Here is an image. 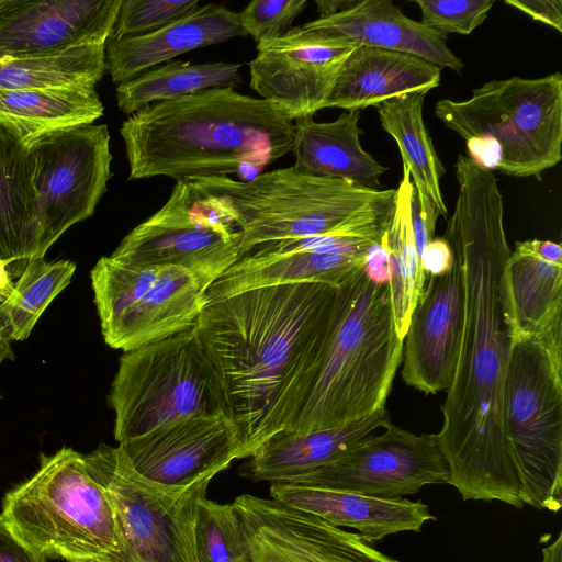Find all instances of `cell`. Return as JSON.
I'll use <instances>...</instances> for the list:
<instances>
[{
    "instance_id": "52a82bcc",
    "label": "cell",
    "mask_w": 562,
    "mask_h": 562,
    "mask_svg": "<svg viewBox=\"0 0 562 562\" xmlns=\"http://www.w3.org/2000/svg\"><path fill=\"white\" fill-rule=\"evenodd\" d=\"M436 116L464 140L480 167L537 177L562 158V75L493 79L463 101L441 99Z\"/></svg>"
},
{
    "instance_id": "ac0fdd59",
    "label": "cell",
    "mask_w": 562,
    "mask_h": 562,
    "mask_svg": "<svg viewBox=\"0 0 562 562\" xmlns=\"http://www.w3.org/2000/svg\"><path fill=\"white\" fill-rule=\"evenodd\" d=\"M144 477L186 486L215 476L240 459L241 436L225 415H195L119 443Z\"/></svg>"
},
{
    "instance_id": "7bdbcfd3",
    "label": "cell",
    "mask_w": 562,
    "mask_h": 562,
    "mask_svg": "<svg viewBox=\"0 0 562 562\" xmlns=\"http://www.w3.org/2000/svg\"><path fill=\"white\" fill-rule=\"evenodd\" d=\"M366 274L374 282L389 283L390 265L385 246L382 243L374 245L368 252L366 266Z\"/></svg>"
},
{
    "instance_id": "44dd1931",
    "label": "cell",
    "mask_w": 562,
    "mask_h": 562,
    "mask_svg": "<svg viewBox=\"0 0 562 562\" xmlns=\"http://www.w3.org/2000/svg\"><path fill=\"white\" fill-rule=\"evenodd\" d=\"M246 35L238 13L207 3L149 34L109 38L105 69L120 85L176 56Z\"/></svg>"
},
{
    "instance_id": "b9f144b4",
    "label": "cell",
    "mask_w": 562,
    "mask_h": 562,
    "mask_svg": "<svg viewBox=\"0 0 562 562\" xmlns=\"http://www.w3.org/2000/svg\"><path fill=\"white\" fill-rule=\"evenodd\" d=\"M453 251L448 241L442 238H432L420 255V262L426 276H439L452 267Z\"/></svg>"
},
{
    "instance_id": "9a60e30c",
    "label": "cell",
    "mask_w": 562,
    "mask_h": 562,
    "mask_svg": "<svg viewBox=\"0 0 562 562\" xmlns=\"http://www.w3.org/2000/svg\"><path fill=\"white\" fill-rule=\"evenodd\" d=\"M351 41L319 31L290 27L280 36L257 43L249 63L250 88L294 122L325 109Z\"/></svg>"
},
{
    "instance_id": "bcb514c9",
    "label": "cell",
    "mask_w": 562,
    "mask_h": 562,
    "mask_svg": "<svg viewBox=\"0 0 562 562\" xmlns=\"http://www.w3.org/2000/svg\"><path fill=\"white\" fill-rule=\"evenodd\" d=\"M542 562H562V532L542 548Z\"/></svg>"
},
{
    "instance_id": "4fadbf2b",
    "label": "cell",
    "mask_w": 562,
    "mask_h": 562,
    "mask_svg": "<svg viewBox=\"0 0 562 562\" xmlns=\"http://www.w3.org/2000/svg\"><path fill=\"white\" fill-rule=\"evenodd\" d=\"M240 233L189 181L133 228L110 255L135 266H176L216 279L239 258Z\"/></svg>"
},
{
    "instance_id": "60d3db41",
    "label": "cell",
    "mask_w": 562,
    "mask_h": 562,
    "mask_svg": "<svg viewBox=\"0 0 562 562\" xmlns=\"http://www.w3.org/2000/svg\"><path fill=\"white\" fill-rule=\"evenodd\" d=\"M0 562H46L22 542L0 515Z\"/></svg>"
},
{
    "instance_id": "7c38bea8",
    "label": "cell",
    "mask_w": 562,
    "mask_h": 562,
    "mask_svg": "<svg viewBox=\"0 0 562 562\" xmlns=\"http://www.w3.org/2000/svg\"><path fill=\"white\" fill-rule=\"evenodd\" d=\"M37 200V257L95 211L110 180L112 154L105 124L58 131L30 146Z\"/></svg>"
},
{
    "instance_id": "ee69618b",
    "label": "cell",
    "mask_w": 562,
    "mask_h": 562,
    "mask_svg": "<svg viewBox=\"0 0 562 562\" xmlns=\"http://www.w3.org/2000/svg\"><path fill=\"white\" fill-rule=\"evenodd\" d=\"M358 0H316L315 4L321 18L338 14L352 7Z\"/></svg>"
},
{
    "instance_id": "1f68e13d",
    "label": "cell",
    "mask_w": 562,
    "mask_h": 562,
    "mask_svg": "<svg viewBox=\"0 0 562 562\" xmlns=\"http://www.w3.org/2000/svg\"><path fill=\"white\" fill-rule=\"evenodd\" d=\"M411 173L403 166L395 209L383 237L390 265V297L396 333L404 339L412 313L425 288L426 273L416 249L411 222Z\"/></svg>"
},
{
    "instance_id": "d4e9b609",
    "label": "cell",
    "mask_w": 562,
    "mask_h": 562,
    "mask_svg": "<svg viewBox=\"0 0 562 562\" xmlns=\"http://www.w3.org/2000/svg\"><path fill=\"white\" fill-rule=\"evenodd\" d=\"M441 69L417 56L357 46L344 61L325 108L360 111L440 85Z\"/></svg>"
},
{
    "instance_id": "9c48e42d",
    "label": "cell",
    "mask_w": 562,
    "mask_h": 562,
    "mask_svg": "<svg viewBox=\"0 0 562 562\" xmlns=\"http://www.w3.org/2000/svg\"><path fill=\"white\" fill-rule=\"evenodd\" d=\"M109 402L119 443L195 415L233 419L223 379L193 328L124 352Z\"/></svg>"
},
{
    "instance_id": "ffe728a7",
    "label": "cell",
    "mask_w": 562,
    "mask_h": 562,
    "mask_svg": "<svg viewBox=\"0 0 562 562\" xmlns=\"http://www.w3.org/2000/svg\"><path fill=\"white\" fill-rule=\"evenodd\" d=\"M121 0H2L0 58L106 44Z\"/></svg>"
},
{
    "instance_id": "836d02e7",
    "label": "cell",
    "mask_w": 562,
    "mask_h": 562,
    "mask_svg": "<svg viewBox=\"0 0 562 562\" xmlns=\"http://www.w3.org/2000/svg\"><path fill=\"white\" fill-rule=\"evenodd\" d=\"M75 270L70 260L37 257L27 261L12 293L0 303V321L11 341L29 338L46 307L70 283Z\"/></svg>"
},
{
    "instance_id": "5b68a950",
    "label": "cell",
    "mask_w": 562,
    "mask_h": 562,
    "mask_svg": "<svg viewBox=\"0 0 562 562\" xmlns=\"http://www.w3.org/2000/svg\"><path fill=\"white\" fill-rule=\"evenodd\" d=\"M189 182L238 229L239 257L266 244L321 235L382 240L396 200V189L370 190L293 166L249 181L211 177Z\"/></svg>"
},
{
    "instance_id": "d6a6232c",
    "label": "cell",
    "mask_w": 562,
    "mask_h": 562,
    "mask_svg": "<svg viewBox=\"0 0 562 562\" xmlns=\"http://www.w3.org/2000/svg\"><path fill=\"white\" fill-rule=\"evenodd\" d=\"M105 45L75 46L42 55L0 58V91L91 87L102 79Z\"/></svg>"
},
{
    "instance_id": "603a6c76",
    "label": "cell",
    "mask_w": 562,
    "mask_h": 562,
    "mask_svg": "<svg viewBox=\"0 0 562 562\" xmlns=\"http://www.w3.org/2000/svg\"><path fill=\"white\" fill-rule=\"evenodd\" d=\"M368 46L417 56L460 71L464 64L447 45V36L407 18L390 0H358L347 10L302 25Z\"/></svg>"
},
{
    "instance_id": "277c9868",
    "label": "cell",
    "mask_w": 562,
    "mask_h": 562,
    "mask_svg": "<svg viewBox=\"0 0 562 562\" xmlns=\"http://www.w3.org/2000/svg\"><path fill=\"white\" fill-rule=\"evenodd\" d=\"M294 131L272 102L224 87L151 103L130 115L120 133L130 180L187 182L228 175L249 181L292 151Z\"/></svg>"
},
{
    "instance_id": "5bb4252c",
    "label": "cell",
    "mask_w": 562,
    "mask_h": 562,
    "mask_svg": "<svg viewBox=\"0 0 562 562\" xmlns=\"http://www.w3.org/2000/svg\"><path fill=\"white\" fill-rule=\"evenodd\" d=\"M448 479L436 434L417 435L389 424L338 459L284 482L401 499Z\"/></svg>"
},
{
    "instance_id": "74e56055",
    "label": "cell",
    "mask_w": 562,
    "mask_h": 562,
    "mask_svg": "<svg viewBox=\"0 0 562 562\" xmlns=\"http://www.w3.org/2000/svg\"><path fill=\"white\" fill-rule=\"evenodd\" d=\"M306 0H254L238 13L239 23L257 43L282 35L305 9Z\"/></svg>"
},
{
    "instance_id": "6da1fadb",
    "label": "cell",
    "mask_w": 562,
    "mask_h": 562,
    "mask_svg": "<svg viewBox=\"0 0 562 562\" xmlns=\"http://www.w3.org/2000/svg\"><path fill=\"white\" fill-rule=\"evenodd\" d=\"M458 194L443 238L459 260L464 313L459 352L436 434L449 479L464 501H498L520 509L519 479L502 423L513 339L502 274L510 249L503 195L493 171L459 155Z\"/></svg>"
},
{
    "instance_id": "f1b7e54d",
    "label": "cell",
    "mask_w": 562,
    "mask_h": 562,
    "mask_svg": "<svg viewBox=\"0 0 562 562\" xmlns=\"http://www.w3.org/2000/svg\"><path fill=\"white\" fill-rule=\"evenodd\" d=\"M103 112L91 87L0 91V125L27 147L52 133L93 124Z\"/></svg>"
},
{
    "instance_id": "7402d4cb",
    "label": "cell",
    "mask_w": 562,
    "mask_h": 562,
    "mask_svg": "<svg viewBox=\"0 0 562 562\" xmlns=\"http://www.w3.org/2000/svg\"><path fill=\"white\" fill-rule=\"evenodd\" d=\"M271 499L312 514L338 528H351L369 543L403 531L419 532L436 520L429 507L417 501L383 499L350 492L299 485L270 484Z\"/></svg>"
},
{
    "instance_id": "8d00e7d4",
    "label": "cell",
    "mask_w": 562,
    "mask_h": 562,
    "mask_svg": "<svg viewBox=\"0 0 562 562\" xmlns=\"http://www.w3.org/2000/svg\"><path fill=\"white\" fill-rule=\"evenodd\" d=\"M494 0H415L422 23L445 36L468 35L486 19Z\"/></svg>"
},
{
    "instance_id": "30bf717a",
    "label": "cell",
    "mask_w": 562,
    "mask_h": 562,
    "mask_svg": "<svg viewBox=\"0 0 562 562\" xmlns=\"http://www.w3.org/2000/svg\"><path fill=\"white\" fill-rule=\"evenodd\" d=\"M105 344L131 351L192 329L215 277L101 257L90 272Z\"/></svg>"
},
{
    "instance_id": "7dc6e473",
    "label": "cell",
    "mask_w": 562,
    "mask_h": 562,
    "mask_svg": "<svg viewBox=\"0 0 562 562\" xmlns=\"http://www.w3.org/2000/svg\"><path fill=\"white\" fill-rule=\"evenodd\" d=\"M14 351L11 346V339L0 321V364L2 361L10 359L14 360ZM1 396V394H0Z\"/></svg>"
},
{
    "instance_id": "3957f363",
    "label": "cell",
    "mask_w": 562,
    "mask_h": 562,
    "mask_svg": "<svg viewBox=\"0 0 562 562\" xmlns=\"http://www.w3.org/2000/svg\"><path fill=\"white\" fill-rule=\"evenodd\" d=\"M337 288L290 283L255 288L207 303L193 330L225 384L241 436L240 459L284 381L323 333Z\"/></svg>"
},
{
    "instance_id": "4dcf8cb0",
    "label": "cell",
    "mask_w": 562,
    "mask_h": 562,
    "mask_svg": "<svg viewBox=\"0 0 562 562\" xmlns=\"http://www.w3.org/2000/svg\"><path fill=\"white\" fill-rule=\"evenodd\" d=\"M240 68L241 64L225 61L191 64L170 60L117 85L116 104L130 116L151 103L179 99L212 88H235L243 79Z\"/></svg>"
},
{
    "instance_id": "2e32d148",
    "label": "cell",
    "mask_w": 562,
    "mask_h": 562,
    "mask_svg": "<svg viewBox=\"0 0 562 562\" xmlns=\"http://www.w3.org/2000/svg\"><path fill=\"white\" fill-rule=\"evenodd\" d=\"M381 243L330 234L262 245L239 257L211 284L207 303L278 284L323 283L339 288L364 268L369 250Z\"/></svg>"
},
{
    "instance_id": "83f0119b",
    "label": "cell",
    "mask_w": 562,
    "mask_h": 562,
    "mask_svg": "<svg viewBox=\"0 0 562 562\" xmlns=\"http://www.w3.org/2000/svg\"><path fill=\"white\" fill-rule=\"evenodd\" d=\"M37 200L30 148L0 125V257L12 278L37 258Z\"/></svg>"
},
{
    "instance_id": "f546056e",
    "label": "cell",
    "mask_w": 562,
    "mask_h": 562,
    "mask_svg": "<svg viewBox=\"0 0 562 562\" xmlns=\"http://www.w3.org/2000/svg\"><path fill=\"white\" fill-rule=\"evenodd\" d=\"M427 93H409L378 104L383 130L398 146L403 166L411 173L419 200L434 205L447 217L448 210L440 188L445 168L425 126L423 106Z\"/></svg>"
},
{
    "instance_id": "ba28073f",
    "label": "cell",
    "mask_w": 562,
    "mask_h": 562,
    "mask_svg": "<svg viewBox=\"0 0 562 562\" xmlns=\"http://www.w3.org/2000/svg\"><path fill=\"white\" fill-rule=\"evenodd\" d=\"M502 423L524 505L562 507V321L513 336Z\"/></svg>"
},
{
    "instance_id": "d6986e66",
    "label": "cell",
    "mask_w": 562,
    "mask_h": 562,
    "mask_svg": "<svg viewBox=\"0 0 562 562\" xmlns=\"http://www.w3.org/2000/svg\"><path fill=\"white\" fill-rule=\"evenodd\" d=\"M464 293L459 260L429 276L403 339L404 382L425 394L447 391L456 370L463 324Z\"/></svg>"
},
{
    "instance_id": "f35d334b",
    "label": "cell",
    "mask_w": 562,
    "mask_h": 562,
    "mask_svg": "<svg viewBox=\"0 0 562 562\" xmlns=\"http://www.w3.org/2000/svg\"><path fill=\"white\" fill-rule=\"evenodd\" d=\"M439 215L438 210L434 205H425L422 203L413 184L411 194V222L419 258L425 247L434 238L436 221Z\"/></svg>"
},
{
    "instance_id": "d590c367",
    "label": "cell",
    "mask_w": 562,
    "mask_h": 562,
    "mask_svg": "<svg viewBox=\"0 0 562 562\" xmlns=\"http://www.w3.org/2000/svg\"><path fill=\"white\" fill-rule=\"evenodd\" d=\"M199 5V0H121L110 38L149 34L177 21Z\"/></svg>"
},
{
    "instance_id": "cb8c5ba5",
    "label": "cell",
    "mask_w": 562,
    "mask_h": 562,
    "mask_svg": "<svg viewBox=\"0 0 562 562\" xmlns=\"http://www.w3.org/2000/svg\"><path fill=\"white\" fill-rule=\"evenodd\" d=\"M502 286L513 336L537 335L562 321V247L551 240L515 244Z\"/></svg>"
},
{
    "instance_id": "484cf974",
    "label": "cell",
    "mask_w": 562,
    "mask_h": 562,
    "mask_svg": "<svg viewBox=\"0 0 562 562\" xmlns=\"http://www.w3.org/2000/svg\"><path fill=\"white\" fill-rule=\"evenodd\" d=\"M389 424L390 415L384 407L336 428L311 432L279 430L258 447L239 474L251 482L288 481L338 459Z\"/></svg>"
},
{
    "instance_id": "c3c4849f",
    "label": "cell",
    "mask_w": 562,
    "mask_h": 562,
    "mask_svg": "<svg viewBox=\"0 0 562 562\" xmlns=\"http://www.w3.org/2000/svg\"><path fill=\"white\" fill-rule=\"evenodd\" d=\"M2 0H0V4H1Z\"/></svg>"
},
{
    "instance_id": "e0dca14e",
    "label": "cell",
    "mask_w": 562,
    "mask_h": 562,
    "mask_svg": "<svg viewBox=\"0 0 562 562\" xmlns=\"http://www.w3.org/2000/svg\"><path fill=\"white\" fill-rule=\"evenodd\" d=\"M233 505L254 562H401L357 532L277 501L244 494Z\"/></svg>"
},
{
    "instance_id": "4316f807",
    "label": "cell",
    "mask_w": 562,
    "mask_h": 562,
    "mask_svg": "<svg viewBox=\"0 0 562 562\" xmlns=\"http://www.w3.org/2000/svg\"><path fill=\"white\" fill-rule=\"evenodd\" d=\"M359 119L360 111H346L333 122L319 123L313 116L294 121L293 167L308 175L380 190V177L387 168L362 148Z\"/></svg>"
},
{
    "instance_id": "ab89813d",
    "label": "cell",
    "mask_w": 562,
    "mask_h": 562,
    "mask_svg": "<svg viewBox=\"0 0 562 562\" xmlns=\"http://www.w3.org/2000/svg\"><path fill=\"white\" fill-rule=\"evenodd\" d=\"M505 3L562 33L561 0H506Z\"/></svg>"
},
{
    "instance_id": "e575fe53",
    "label": "cell",
    "mask_w": 562,
    "mask_h": 562,
    "mask_svg": "<svg viewBox=\"0 0 562 562\" xmlns=\"http://www.w3.org/2000/svg\"><path fill=\"white\" fill-rule=\"evenodd\" d=\"M196 562H254L241 519L233 504L202 498L194 526Z\"/></svg>"
},
{
    "instance_id": "8992f818",
    "label": "cell",
    "mask_w": 562,
    "mask_h": 562,
    "mask_svg": "<svg viewBox=\"0 0 562 562\" xmlns=\"http://www.w3.org/2000/svg\"><path fill=\"white\" fill-rule=\"evenodd\" d=\"M0 515L44 559L137 562L85 454L71 448L42 454L38 470L3 496Z\"/></svg>"
},
{
    "instance_id": "f6af8a7d",
    "label": "cell",
    "mask_w": 562,
    "mask_h": 562,
    "mask_svg": "<svg viewBox=\"0 0 562 562\" xmlns=\"http://www.w3.org/2000/svg\"><path fill=\"white\" fill-rule=\"evenodd\" d=\"M9 266L10 261L0 257V303L8 299L14 288L12 276L8 269Z\"/></svg>"
},
{
    "instance_id": "8fae6325",
    "label": "cell",
    "mask_w": 562,
    "mask_h": 562,
    "mask_svg": "<svg viewBox=\"0 0 562 562\" xmlns=\"http://www.w3.org/2000/svg\"><path fill=\"white\" fill-rule=\"evenodd\" d=\"M85 460L108 495L137 562H196L198 507L214 476L186 486L159 484L142 476L119 446L105 443L85 454Z\"/></svg>"
},
{
    "instance_id": "7a4b0ae2",
    "label": "cell",
    "mask_w": 562,
    "mask_h": 562,
    "mask_svg": "<svg viewBox=\"0 0 562 562\" xmlns=\"http://www.w3.org/2000/svg\"><path fill=\"white\" fill-rule=\"evenodd\" d=\"M402 357L389 283L372 281L363 268L337 288L327 324L284 381L256 450L279 430L336 428L384 408Z\"/></svg>"
}]
</instances>
